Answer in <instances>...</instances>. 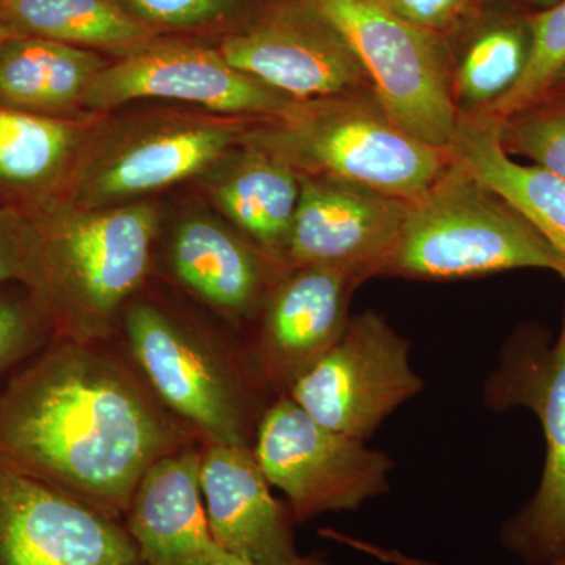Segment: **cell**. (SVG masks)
I'll use <instances>...</instances> for the list:
<instances>
[{
  "mask_svg": "<svg viewBox=\"0 0 565 565\" xmlns=\"http://www.w3.org/2000/svg\"><path fill=\"white\" fill-rule=\"evenodd\" d=\"M109 341L52 338L0 390V465L125 519L152 463L199 437Z\"/></svg>",
  "mask_w": 565,
  "mask_h": 565,
  "instance_id": "1",
  "label": "cell"
},
{
  "mask_svg": "<svg viewBox=\"0 0 565 565\" xmlns=\"http://www.w3.org/2000/svg\"><path fill=\"white\" fill-rule=\"evenodd\" d=\"M158 214L148 204L52 202L21 214V282L54 337L110 341L151 269Z\"/></svg>",
  "mask_w": 565,
  "mask_h": 565,
  "instance_id": "2",
  "label": "cell"
},
{
  "mask_svg": "<svg viewBox=\"0 0 565 565\" xmlns=\"http://www.w3.org/2000/svg\"><path fill=\"white\" fill-rule=\"evenodd\" d=\"M125 352L167 411L202 444L250 445L269 386L237 351L147 299L126 305Z\"/></svg>",
  "mask_w": 565,
  "mask_h": 565,
  "instance_id": "3",
  "label": "cell"
},
{
  "mask_svg": "<svg viewBox=\"0 0 565 565\" xmlns=\"http://www.w3.org/2000/svg\"><path fill=\"white\" fill-rule=\"evenodd\" d=\"M515 269L559 274L561 266L541 233L514 206L449 161L426 192L407 202L381 275L457 280Z\"/></svg>",
  "mask_w": 565,
  "mask_h": 565,
  "instance_id": "4",
  "label": "cell"
},
{
  "mask_svg": "<svg viewBox=\"0 0 565 565\" xmlns=\"http://www.w3.org/2000/svg\"><path fill=\"white\" fill-rule=\"evenodd\" d=\"M252 147L299 174L333 178L411 202L448 169L446 150L424 143L394 122L373 93L297 102Z\"/></svg>",
  "mask_w": 565,
  "mask_h": 565,
  "instance_id": "5",
  "label": "cell"
},
{
  "mask_svg": "<svg viewBox=\"0 0 565 565\" xmlns=\"http://www.w3.org/2000/svg\"><path fill=\"white\" fill-rule=\"evenodd\" d=\"M343 35L379 106L416 139L446 150L460 111L438 33L412 24L385 0H308Z\"/></svg>",
  "mask_w": 565,
  "mask_h": 565,
  "instance_id": "6",
  "label": "cell"
},
{
  "mask_svg": "<svg viewBox=\"0 0 565 565\" xmlns=\"http://www.w3.org/2000/svg\"><path fill=\"white\" fill-rule=\"evenodd\" d=\"M497 411L526 407L544 430L546 455L541 484L505 523L501 541L530 565L565 561V318L555 343L534 327L516 332L501 352V364L486 386Z\"/></svg>",
  "mask_w": 565,
  "mask_h": 565,
  "instance_id": "7",
  "label": "cell"
},
{
  "mask_svg": "<svg viewBox=\"0 0 565 565\" xmlns=\"http://www.w3.org/2000/svg\"><path fill=\"white\" fill-rule=\"evenodd\" d=\"M253 452L270 486L288 498L296 523L326 512L355 511L388 492L392 457L329 429L288 394L267 405Z\"/></svg>",
  "mask_w": 565,
  "mask_h": 565,
  "instance_id": "8",
  "label": "cell"
},
{
  "mask_svg": "<svg viewBox=\"0 0 565 565\" xmlns=\"http://www.w3.org/2000/svg\"><path fill=\"white\" fill-rule=\"evenodd\" d=\"M423 386L408 341L384 316L364 311L286 394L322 426L367 441Z\"/></svg>",
  "mask_w": 565,
  "mask_h": 565,
  "instance_id": "9",
  "label": "cell"
},
{
  "mask_svg": "<svg viewBox=\"0 0 565 565\" xmlns=\"http://www.w3.org/2000/svg\"><path fill=\"white\" fill-rule=\"evenodd\" d=\"M0 565H147L122 520L0 465Z\"/></svg>",
  "mask_w": 565,
  "mask_h": 565,
  "instance_id": "10",
  "label": "cell"
},
{
  "mask_svg": "<svg viewBox=\"0 0 565 565\" xmlns=\"http://www.w3.org/2000/svg\"><path fill=\"white\" fill-rule=\"evenodd\" d=\"M143 98L174 99L270 120L285 117L297 104L234 68L221 52L184 43L147 44L107 65L93 79L82 104L107 110Z\"/></svg>",
  "mask_w": 565,
  "mask_h": 565,
  "instance_id": "11",
  "label": "cell"
},
{
  "mask_svg": "<svg viewBox=\"0 0 565 565\" xmlns=\"http://www.w3.org/2000/svg\"><path fill=\"white\" fill-rule=\"evenodd\" d=\"M218 52L234 68L294 102L367 87L362 65L343 35L308 0L270 10L247 31L223 41Z\"/></svg>",
  "mask_w": 565,
  "mask_h": 565,
  "instance_id": "12",
  "label": "cell"
},
{
  "mask_svg": "<svg viewBox=\"0 0 565 565\" xmlns=\"http://www.w3.org/2000/svg\"><path fill=\"white\" fill-rule=\"evenodd\" d=\"M359 275L333 266H289L263 305L262 326L247 349L270 392L286 394L340 340L351 321Z\"/></svg>",
  "mask_w": 565,
  "mask_h": 565,
  "instance_id": "13",
  "label": "cell"
},
{
  "mask_svg": "<svg viewBox=\"0 0 565 565\" xmlns=\"http://www.w3.org/2000/svg\"><path fill=\"white\" fill-rule=\"evenodd\" d=\"M407 202L333 178L300 174L286 266H333L362 280L381 275Z\"/></svg>",
  "mask_w": 565,
  "mask_h": 565,
  "instance_id": "14",
  "label": "cell"
},
{
  "mask_svg": "<svg viewBox=\"0 0 565 565\" xmlns=\"http://www.w3.org/2000/svg\"><path fill=\"white\" fill-rule=\"evenodd\" d=\"M202 492L215 542L259 565L299 557L289 505L275 500L250 445L202 444Z\"/></svg>",
  "mask_w": 565,
  "mask_h": 565,
  "instance_id": "15",
  "label": "cell"
},
{
  "mask_svg": "<svg viewBox=\"0 0 565 565\" xmlns=\"http://www.w3.org/2000/svg\"><path fill=\"white\" fill-rule=\"evenodd\" d=\"M202 493V441L151 465L122 519L145 564L212 565L233 556L211 533Z\"/></svg>",
  "mask_w": 565,
  "mask_h": 565,
  "instance_id": "16",
  "label": "cell"
},
{
  "mask_svg": "<svg viewBox=\"0 0 565 565\" xmlns=\"http://www.w3.org/2000/svg\"><path fill=\"white\" fill-rule=\"evenodd\" d=\"M239 137L228 122H188L131 140L106 156L79 184L77 204H104L158 191L203 172Z\"/></svg>",
  "mask_w": 565,
  "mask_h": 565,
  "instance_id": "17",
  "label": "cell"
},
{
  "mask_svg": "<svg viewBox=\"0 0 565 565\" xmlns=\"http://www.w3.org/2000/svg\"><path fill=\"white\" fill-rule=\"evenodd\" d=\"M446 152L541 233L559 259L565 281V181L534 163L515 162L501 139V120L487 111L460 114Z\"/></svg>",
  "mask_w": 565,
  "mask_h": 565,
  "instance_id": "18",
  "label": "cell"
},
{
  "mask_svg": "<svg viewBox=\"0 0 565 565\" xmlns=\"http://www.w3.org/2000/svg\"><path fill=\"white\" fill-rule=\"evenodd\" d=\"M281 264L221 223L191 218L178 226L169 247L173 277L196 297L234 319L250 318L273 289L269 264Z\"/></svg>",
  "mask_w": 565,
  "mask_h": 565,
  "instance_id": "19",
  "label": "cell"
},
{
  "mask_svg": "<svg viewBox=\"0 0 565 565\" xmlns=\"http://www.w3.org/2000/svg\"><path fill=\"white\" fill-rule=\"evenodd\" d=\"M107 63L92 51L14 35L0 50V106L61 117L82 104Z\"/></svg>",
  "mask_w": 565,
  "mask_h": 565,
  "instance_id": "20",
  "label": "cell"
},
{
  "mask_svg": "<svg viewBox=\"0 0 565 565\" xmlns=\"http://www.w3.org/2000/svg\"><path fill=\"white\" fill-rule=\"evenodd\" d=\"M81 140L76 122L0 106V189L11 211L31 214L52 202V191Z\"/></svg>",
  "mask_w": 565,
  "mask_h": 565,
  "instance_id": "21",
  "label": "cell"
},
{
  "mask_svg": "<svg viewBox=\"0 0 565 565\" xmlns=\"http://www.w3.org/2000/svg\"><path fill=\"white\" fill-rule=\"evenodd\" d=\"M300 196V174L269 152L252 147L215 191L218 206L275 262L286 245Z\"/></svg>",
  "mask_w": 565,
  "mask_h": 565,
  "instance_id": "22",
  "label": "cell"
},
{
  "mask_svg": "<svg viewBox=\"0 0 565 565\" xmlns=\"http://www.w3.org/2000/svg\"><path fill=\"white\" fill-rule=\"evenodd\" d=\"M533 52L530 13L498 11L482 18L465 43L452 93L460 114L487 111L522 79Z\"/></svg>",
  "mask_w": 565,
  "mask_h": 565,
  "instance_id": "23",
  "label": "cell"
},
{
  "mask_svg": "<svg viewBox=\"0 0 565 565\" xmlns=\"http://www.w3.org/2000/svg\"><path fill=\"white\" fill-rule=\"evenodd\" d=\"M0 21L17 35L71 46L140 50L152 36L147 24L114 0H0Z\"/></svg>",
  "mask_w": 565,
  "mask_h": 565,
  "instance_id": "24",
  "label": "cell"
},
{
  "mask_svg": "<svg viewBox=\"0 0 565 565\" xmlns=\"http://www.w3.org/2000/svg\"><path fill=\"white\" fill-rule=\"evenodd\" d=\"M533 52L522 79L487 114L504 120L550 95L565 73V0L552 9L530 13Z\"/></svg>",
  "mask_w": 565,
  "mask_h": 565,
  "instance_id": "25",
  "label": "cell"
},
{
  "mask_svg": "<svg viewBox=\"0 0 565 565\" xmlns=\"http://www.w3.org/2000/svg\"><path fill=\"white\" fill-rule=\"evenodd\" d=\"M501 139L509 154L523 156L565 181V96L550 93L501 120Z\"/></svg>",
  "mask_w": 565,
  "mask_h": 565,
  "instance_id": "26",
  "label": "cell"
},
{
  "mask_svg": "<svg viewBox=\"0 0 565 565\" xmlns=\"http://www.w3.org/2000/svg\"><path fill=\"white\" fill-rule=\"evenodd\" d=\"M52 338L54 330L31 294L28 299L0 296V375L31 360Z\"/></svg>",
  "mask_w": 565,
  "mask_h": 565,
  "instance_id": "27",
  "label": "cell"
},
{
  "mask_svg": "<svg viewBox=\"0 0 565 565\" xmlns=\"http://www.w3.org/2000/svg\"><path fill=\"white\" fill-rule=\"evenodd\" d=\"M145 20L170 28H191L232 13L236 0H129Z\"/></svg>",
  "mask_w": 565,
  "mask_h": 565,
  "instance_id": "28",
  "label": "cell"
},
{
  "mask_svg": "<svg viewBox=\"0 0 565 565\" xmlns=\"http://www.w3.org/2000/svg\"><path fill=\"white\" fill-rule=\"evenodd\" d=\"M404 20L438 33L462 20L473 0H385Z\"/></svg>",
  "mask_w": 565,
  "mask_h": 565,
  "instance_id": "29",
  "label": "cell"
},
{
  "mask_svg": "<svg viewBox=\"0 0 565 565\" xmlns=\"http://www.w3.org/2000/svg\"><path fill=\"white\" fill-rule=\"evenodd\" d=\"M21 277V214L0 210V285Z\"/></svg>",
  "mask_w": 565,
  "mask_h": 565,
  "instance_id": "30",
  "label": "cell"
},
{
  "mask_svg": "<svg viewBox=\"0 0 565 565\" xmlns=\"http://www.w3.org/2000/svg\"><path fill=\"white\" fill-rule=\"evenodd\" d=\"M323 537L332 539L334 542L351 546L356 552L364 553V555L373 556L381 563L392 565H444L437 563H430V561L418 559V557H412L405 555L403 552L397 550L385 548V546L371 544V542L362 541V539L352 537V535L338 533V531L323 530L321 531Z\"/></svg>",
  "mask_w": 565,
  "mask_h": 565,
  "instance_id": "31",
  "label": "cell"
},
{
  "mask_svg": "<svg viewBox=\"0 0 565 565\" xmlns=\"http://www.w3.org/2000/svg\"><path fill=\"white\" fill-rule=\"evenodd\" d=\"M212 565H259L250 563V561L241 559V557L230 556L226 559L218 561V563ZM286 565H332L326 557L321 555L299 556L291 564Z\"/></svg>",
  "mask_w": 565,
  "mask_h": 565,
  "instance_id": "32",
  "label": "cell"
},
{
  "mask_svg": "<svg viewBox=\"0 0 565 565\" xmlns=\"http://www.w3.org/2000/svg\"><path fill=\"white\" fill-rule=\"evenodd\" d=\"M522 2L533 9L531 13H537V11L552 9V7H555L559 0H522Z\"/></svg>",
  "mask_w": 565,
  "mask_h": 565,
  "instance_id": "33",
  "label": "cell"
},
{
  "mask_svg": "<svg viewBox=\"0 0 565 565\" xmlns=\"http://www.w3.org/2000/svg\"><path fill=\"white\" fill-rule=\"evenodd\" d=\"M14 35H17V33L11 31L6 22L0 21V50H2L3 44H6L10 39H13Z\"/></svg>",
  "mask_w": 565,
  "mask_h": 565,
  "instance_id": "34",
  "label": "cell"
},
{
  "mask_svg": "<svg viewBox=\"0 0 565 565\" xmlns=\"http://www.w3.org/2000/svg\"><path fill=\"white\" fill-rule=\"evenodd\" d=\"M552 93H556V95L565 96V73H564V76L561 77V81L557 82L555 90H553Z\"/></svg>",
  "mask_w": 565,
  "mask_h": 565,
  "instance_id": "35",
  "label": "cell"
},
{
  "mask_svg": "<svg viewBox=\"0 0 565 565\" xmlns=\"http://www.w3.org/2000/svg\"><path fill=\"white\" fill-rule=\"evenodd\" d=\"M556 565H565V561H563V563H559V564H556Z\"/></svg>",
  "mask_w": 565,
  "mask_h": 565,
  "instance_id": "36",
  "label": "cell"
}]
</instances>
